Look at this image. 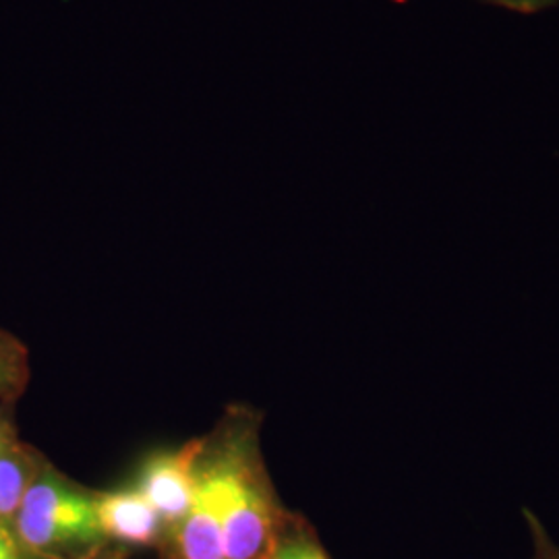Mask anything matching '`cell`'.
Returning a JSON list of instances; mask_svg holds the SVG:
<instances>
[{
    "label": "cell",
    "mask_w": 559,
    "mask_h": 559,
    "mask_svg": "<svg viewBox=\"0 0 559 559\" xmlns=\"http://www.w3.org/2000/svg\"><path fill=\"white\" fill-rule=\"evenodd\" d=\"M13 520L15 537L34 554L67 551L104 537L96 498L55 475L34 477Z\"/></svg>",
    "instance_id": "cell-1"
},
{
    "label": "cell",
    "mask_w": 559,
    "mask_h": 559,
    "mask_svg": "<svg viewBox=\"0 0 559 559\" xmlns=\"http://www.w3.org/2000/svg\"><path fill=\"white\" fill-rule=\"evenodd\" d=\"M222 531L226 559H263L274 535V508L258 473L237 454L222 459Z\"/></svg>",
    "instance_id": "cell-2"
},
{
    "label": "cell",
    "mask_w": 559,
    "mask_h": 559,
    "mask_svg": "<svg viewBox=\"0 0 559 559\" xmlns=\"http://www.w3.org/2000/svg\"><path fill=\"white\" fill-rule=\"evenodd\" d=\"M201 448L191 443L150 460L141 471L138 491L160 514L166 526H179L191 510L200 485Z\"/></svg>",
    "instance_id": "cell-3"
},
{
    "label": "cell",
    "mask_w": 559,
    "mask_h": 559,
    "mask_svg": "<svg viewBox=\"0 0 559 559\" xmlns=\"http://www.w3.org/2000/svg\"><path fill=\"white\" fill-rule=\"evenodd\" d=\"M222 460L201 464L200 485L191 510L175 528L179 559H226L222 531Z\"/></svg>",
    "instance_id": "cell-4"
},
{
    "label": "cell",
    "mask_w": 559,
    "mask_h": 559,
    "mask_svg": "<svg viewBox=\"0 0 559 559\" xmlns=\"http://www.w3.org/2000/svg\"><path fill=\"white\" fill-rule=\"evenodd\" d=\"M102 535L127 545H152L160 539L164 522L138 489H122L96 498Z\"/></svg>",
    "instance_id": "cell-5"
},
{
    "label": "cell",
    "mask_w": 559,
    "mask_h": 559,
    "mask_svg": "<svg viewBox=\"0 0 559 559\" xmlns=\"http://www.w3.org/2000/svg\"><path fill=\"white\" fill-rule=\"evenodd\" d=\"M32 480V464L15 448L0 454V520L15 519Z\"/></svg>",
    "instance_id": "cell-6"
},
{
    "label": "cell",
    "mask_w": 559,
    "mask_h": 559,
    "mask_svg": "<svg viewBox=\"0 0 559 559\" xmlns=\"http://www.w3.org/2000/svg\"><path fill=\"white\" fill-rule=\"evenodd\" d=\"M263 559H330V556L307 528H288L274 539Z\"/></svg>",
    "instance_id": "cell-7"
},
{
    "label": "cell",
    "mask_w": 559,
    "mask_h": 559,
    "mask_svg": "<svg viewBox=\"0 0 559 559\" xmlns=\"http://www.w3.org/2000/svg\"><path fill=\"white\" fill-rule=\"evenodd\" d=\"M524 522L528 524L533 540L531 559H559V543L554 540L545 524L531 510H524Z\"/></svg>",
    "instance_id": "cell-8"
},
{
    "label": "cell",
    "mask_w": 559,
    "mask_h": 559,
    "mask_svg": "<svg viewBox=\"0 0 559 559\" xmlns=\"http://www.w3.org/2000/svg\"><path fill=\"white\" fill-rule=\"evenodd\" d=\"M20 383V362L13 350L0 342V396Z\"/></svg>",
    "instance_id": "cell-9"
},
{
    "label": "cell",
    "mask_w": 559,
    "mask_h": 559,
    "mask_svg": "<svg viewBox=\"0 0 559 559\" xmlns=\"http://www.w3.org/2000/svg\"><path fill=\"white\" fill-rule=\"evenodd\" d=\"M0 559H25L23 545L4 524H0Z\"/></svg>",
    "instance_id": "cell-10"
},
{
    "label": "cell",
    "mask_w": 559,
    "mask_h": 559,
    "mask_svg": "<svg viewBox=\"0 0 559 559\" xmlns=\"http://www.w3.org/2000/svg\"><path fill=\"white\" fill-rule=\"evenodd\" d=\"M13 450V433L7 420L0 419V454Z\"/></svg>",
    "instance_id": "cell-11"
}]
</instances>
